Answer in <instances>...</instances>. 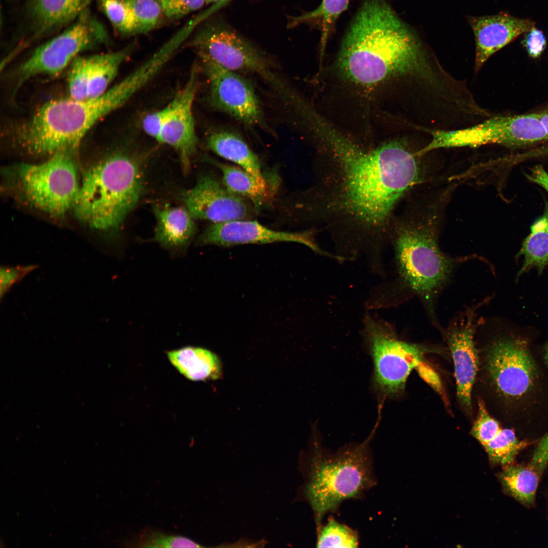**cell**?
Returning <instances> with one entry per match:
<instances>
[{
	"instance_id": "6da1fadb",
	"label": "cell",
	"mask_w": 548,
	"mask_h": 548,
	"mask_svg": "<svg viewBox=\"0 0 548 548\" xmlns=\"http://www.w3.org/2000/svg\"><path fill=\"white\" fill-rule=\"evenodd\" d=\"M312 126L323 159L305 202L309 215L337 243L381 245L398 203L421 179L420 156L402 140L365 149L321 117Z\"/></svg>"
},
{
	"instance_id": "7a4b0ae2",
	"label": "cell",
	"mask_w": 548,
	"mask_h": 548,
	"mask_svg": "<svg viewBox=\"0 0 548 548\" xmlns=\"http://www.w3.org/2000/svg\"><path fill=\"white\" fill-rule=\"evenodd\" d=\"M337 60L341 74L360 85L405 80L421 103L443 97L454 82L386 0H364L345 33Z\"/></svg>"
},
{
	"instance_id": "3957f363",
	"label": "cell",
	"mask_w": 548,
	"mask_h": 548,
	"mask_svg": "<svg viewBox=\"0 0 548 548\" xmlns=\"http://www.w3.org/2000/svg\"><path fill=\"white\" fill-rule=\"evenodd\" d=\"M121 107L113 90L83 100L53 99L40 107L14 131L18 144L35 155H52L76 149L97 122Z\"/></svg>"
},
{
	"instance_id": "277c9868",
	"label": "cell",
	"mask_w": 548,
	"mask_h": 548,
	"mask_svg": "<svg viewBox=\"0 0 548 548\" xmlns=\"http://www.w3.org/2000/svg\"><path fill=\"white\" fill-rule=\"evenodd\" d=\"M143 188L138 162L127 154H113L85 173L74 206L76 214L96 230L117 229L137 204Z\"/></svg>"
},
{
	"instance_id": "5b68a950",
	"label": "cell",
	"mask_w": 548,
	"mask_h": 548,
	"mask_svg": "<svg viewBox=\"0 0 548 548\" xmlns=\"http://www.w3.org/2000/svg\"><path fill=\"white\" fill-rule=\"evenodd\" d=\"M438 220L434 211L394 218L390 235L402 282L430 307L456 261L439 248Z\"/></svg>"
},
{
	"instance_id": "8992f818",
	"label": "cell",
	"mask_w": 548,
	"mask_h": 548,
	"mask_svg": "<svg viewBox=\"0 0 548 548\" xmlns=\"http://www.w3.org/2000/svg\"><path fill=\"white\" fill-rule=\"evenodd\" d=\"M368 438L363 443L329 454L316 450L306 495L318 527L324 516L344 500L358 498L374 484Z\"/></svg>"
},
{
	"instance_id": "52a82bcc",
	"label": "cell",
	"mask_w": 548,
	"mask_h": 548,
	"mask_svg": "<svg viewBox=\"0 0 548 548\" xmlns=\"http://www.w3.org/2000/svg\"><path fill=\"white\" fill-rule=\"evenodd\" d=\"M430 142L423 155L441 148H476L489 144L523 147L548 141L536 113L491 116L471 125L453 129H428Z\"/></svg>"
},
{
	"instance_id": "ba28073f",
	"label": "cell",
	"mask_w": 548,
	"mask_h": 548,
	"mask_svg": "<svg viewBox=\"0 0 548 548\" xmlns=\"http://www.w3.org/2000/svg\"><path fill=\"white\" fill-rule=\"evenodd\" d=\"M109 41L106 28L88 8L61 33L36 48L19 66L15 90L35 76L59 74L80 53Z\"/></svg>"
},
{
	"instance_id": "9c48e42d",
	"label": "cell",
	"mask_w": 548,
	"mask_h": 548,
	"mask_svg": "<svg viewBox=\"0 0 548 548\" xmlns=\"http://www.w3.org/2000/svg\"><path fill=\"white\" fill-rule=\"evenodd\" d=\"M365 321L364 336L373 363V388L382 398L397 397L423 359V348L399 339L382 322L370 317Z\"/></svg>"
},
{
	"instance_id": "30bf717a",
	"label": "cell",
	"mask_w": 548,
	"mask_h": 548,
	"mask_svg": "<svg viewBox=\"0 0 548 548\" xmlns=\"http://www.w3.org/2000/svg\"><path fill=\"white\" fill-rule=\"evenodd\" d=\"M71 151L58 152L38 164H23L18 176L24 196L33 206L53 216L74 207L80 186Z\"/></svg>"
},
{
	"instance_id": "8fae6325",
	"label": "cell",
	"mask_w": 548,
	"mask_h": 548,
	"mask_svg": "<svg viewBox=\"0 0 548 548\" xmlns=\"http://www.w3.org/2000/svg\"><path fill=\"white\" fill-rule=\"evenodd\" d=\"M199 56H205L229 70L255 72L273 78L266 54L235 29L223 16L209 17L189 41Z\"/></svg>"
},
{
	"instance_id": "7c38bea8",
	"label": "cell",
	"mask_w": 548,
	"mask_h": 548,
	"mask_svg": "<svg viewBox=\"0 0 548 548\" xmlns=\"http://www.w3.org/2000/svg\"><path fill=\"white\" fill-rule=\"evenodd\" d=\"M199 57L209 81L211 105L245 125L263 126L262 109L250 82L207 57Z\"/></svg>"
},
{
	"instance_id": "4fadbf2b",
	"label": "cell",
	"mask_w": 548,
	"mask_h": 548,
	"mask_svg": "<svg viewBox=\"0 0 548 548\" xmlns=\"http://www.w3.org/2000/svg\"><path fill=\"white\" fill-rule=\"evenodd\" d=\"M487 376L501 396L519 398L532 389L536 376L534 363L521 340L504 339L493 342L485 354Z\"/></svg>"
},
{
	"instance_id": "5bb4252c",
	"label": "cell",
	"mask_w": 548,
	"mask_h": 548,
	"mask_svg": "<svg viewBox=\"0 0 548 548\" xmlns=\"http://www.w3.org/2000/svg\"><path fill=\"white\" fill-rule=\"evenodd\" d=\"M316 231L313 228L298 232L277 231L256 221L237 220L211 224L198 237L196 244L199 246L229 247L241 244L295 242L308 247L318 254L333 258V255L319 246L316 241Z\"/></svg>"
},
{
	"instance_id": "9a60e30c",
	"label": "cell",
	"mask_w": 548,
	"mask_h": 548,
	"mask_svg": "<svg viewBox=\"0 0 548 548\" xmlns=\"http://www.w3.org/2000/svg\"><path fill=\"white\" fill-rule=\"evenodd\" d=\"M185 207L195 219L212 223L247 219L252 215V202L229 190L210 176L200 177L183 194Z\"/></svg>"
},
{
	"instance_id": "2e32d148",
	"label": "cell",
	"mask_w": 548,
	"mask_h": 548,
	"mask_svg": "<svg viewBox=\"0 0 548 548\" xmlns=\"http://www.w3.org/2000/svg\"><path fill=\"white\" fill-rule=\"evenodd\" d=\"M198 70L194 66L183 88L166 106L167 113L158 142L173 148L179 154L185 170L190 167L196 152L198 138L193 105L198 83Z\"/></svg>"
},
{
	"instance_id": "e0dca14e",
	"label": "cell",
	"mask_w": 548,
	"mask_h": 548,
	"mask_svg": "<svg viewBox=\"0 0 548 548\" xmlns=\"http://www.w3.org/2000/svg\"><path fill=\"white\" fill-rule=\"evenodd\" d=\"M475 310V308L470 309L446 332L454 365L457 397L467 410L471 409L472 390L479 365L473 338L478 325Z\"/></svg>"
},
{
	"instance_id": "ac0fdd59",
	"label": "cell",
	"mask_w": 548,
	"mask_h": 548,
	"mask_svg": "<svg viewBox=\"0 0 548 548\" xmlns=\"http://www.w3.org/2000/svg\"><path fill=\"white\" fill-rule=\"evenodd\" d=\"M475 44L474 70L477 73L495 53L534 26L532 21L507 13L467 16Z\"/></svg>"
},
{
	"instance_id": "d6986e66",
	"label": "cell",
	"mask_w": 548,
	"mask_h": 548,
	"mask_svg": "<svg viewBox=\"0 0 548 548\" xmlns=\"http://www.w3.org/2000/svg\"><path fill=\"white\" fill-rule=\"evenodd\" d=\"M92 0H27L25 15L28 25L26 45L72 24Z\"/></svg>"
},
{
	"instance_id": "ffe728a7",
	"label": "cell",
	"mask_w": 548,
	"mask_h": 548,
	"mask_svg": "<svg viewBox=\"0 0 548 548\" xmlns=\"http://www.w3.org/2000/svg\"><path fill=\"white\" fill-rule=\"evenodd\" d=\"M153 239L162 247L178 253L185 249L193 237L196 227L186 208L156 206Z\"/></svg>"
},
{
	"instance_id": "44dd1931",
	"label": "cell",
	"mask_w": 548,
	"mask_h": 548,
	"mask_svg": "<svg viewBox=\"0 0 548 548\" xmlns=\"http://www.w3.org/2000/svg\"><path fill=\"white\" fill-rule=\"evenodd\" d=\"M166 354L175 368L190 381L216 380L222 375V365L220 358L208 349L186 346L167 351Z\"/></svg>"
},
{
	"instance_id": "7402d4cb",
	"label": "cell",
	"mask_w": 548,
	"mask_h": 548,
	"mask_svg": "<svg viewBox=\"0 0 548 548\" xmlns=\"http://www.w3.org/2000/svg\"><path fill=\"white\" fill-rule=\"evenodd\" d=\"M209 149L236 164L259 180H265L257 155L238 134L227 130L211 132L206 138Z\"/></svg>"
},
{
	"instance_id": "603a6c76",
	"label": "cell",
	"mask_w": 548,
	"mask_h": 548,
	"mask_svg": "<svg viewBox=\"0 0 548 548\" xmlns=\"http://www.w3.org/2000/svg\"><path fill=\"white\" fill-rule=\"evenodd\" d=\"M204 158L221 170L223 184L229 190L248 199L255 207L271 199L272 192L266 180H258L239 166L223 163L211 158Z\"/></svg>"
},
{
	"instance_id": "cb8c5ba5",
	"label": "cell",
	"mask_w": 548,
	"mask_h": 548,
	"mask_svg": "<svg viewBox=\"0 0 548 548\" xmlns=\"http://www.w3.org/2000/svg\"><path fill=\"white\" fill-rule=\"evenodd\" d=\"M518 256L524 257V262L518 276L533 268L541 272L548 265V201L542 215L532 225Z\"/></svg>"
},
{
	"instance_id": "d4e9b609",
	"label": "cell",
	"mask_w": 548,
	"mask_h": 548,
	"mask_svg": "<svg viewBox=\"0 0 548 548\" xmlns=\"http://www.w3.org/2000/svg\"><path fill=\"white\" fill-rule=\"evenodd\" d=\"M132 49L129 45L115 52L91 55L87 99L97 97L110 88L120 67L128 57Z\"/></svg>"
},
{
	"instance_id": "484cf974",
	"label": "cell",
	"mask_w": 548,
	"mask_h": 548,
	"mask_svg": "<svg viewBox=\"0 0 548 548\" xmlns=\"http://www.w3.org/2000/svg\"><path fill=\"white\" fill-rule=\"evenodd\" d=\"M539 474L530 466L509 465L500 474L506 489L521 502L532 503L535 498Z\"/></svg>"
},
{
	"instance_id": "4316f807",
	"label": "cell",
	"mask_w": 548,
	"mask_h": 548,
	"mask_svg": "<svg viewBox=\"0 0 548 548\" xmlns=\"http://www.w3.org/2000/svg\"><path fill=\"white\" fill-rule=\"evenodd\" d=\"M349 0H322L319 7L300 16L292 17L288 26L293 27L302 23L319 22L321 25L322 50L325 47L330 30L339 15L346 10Z\"/></svg>"
},
{
	"instance_id": "83f0119b",
	"label": "cell",
	"mask_w": 548,
	"mask_h": 548,
	"mask_svg": "<svg viewBox=\"0 0 548 548\" xmlns=\"http://www.w3.org/2000/svg\"><path fill=\"white\" fill-rule=\"evenodd\" d=\"M525 446V442L519 440L512 430L501 428L484 447L492 462L509 465Z\"/></svg>"
},
{
	"instance_id": "f1b7e54d",
	"label": "cell",
	"mask_w": 548,
	"mask_h": 548,
	"mask_svg": "<svg viewBox=\"0 0 548 548\" xmlns=\"http://www.w3.org/2000/svg\"><path fill=\"white\" fill-rule=\"evenodd\" d=\"M96 1L98 8L117 32L123 35L138 33L134 19L125 0Z\"/></svg>"
},
{
	"instance_id": "f546056e",
	"label": "cell",
	"mask_w": 548,
	"mask_h": 548,
	"mask_svg": "<svg viewBox=\"0 0 548 548\" xmlns=\"http://www.w3.org/2000/svg\"><path fill=\"white\" fill-rule=\"evenodd\" d=\"M358 544L357 533L333 518L318 530V547H356Z\"/></svg>"
},
{
	"instance_id": "4dcf8cb0",
	"label": "cell",
	"mask_w": 548,
	"mask_h": 548,
	"mask_svg": "<svg viewBox=\"0 0 548 548\" xmlns=\"http://www.w3.org/2000/svg\"><path fill=\"white\" fill-rule=\"evenodd\" d=\"M125 1L134 19L138 33L155 28L165 17L157 0Z\"/></svg>"
},
{
	"instance_id": "1f68e13d",
	"label": "cell",
	"mask_w": 548,
	"mask_h": 548,
	"mask_svg": "<svg viewBox=\"0 0 548 548\" xmlns=\"http://www.w3.org/2000/svg\"><path fill=\"white\" fill-rule=\"evenodd\" d=\"M91 64V55H79L71 63L67 78L70 97L79 100L87 99Z\"/></svg>"
},
{
	"instance_id": "d6a6232c",
	"label": "cell",
	"mask_w": 548,
	"mask_h": 548,
	"mask_svg": "<svg viewBox=\"0 0 548 548\" xmlns=\"http://www.w3.org/2000/svg\"><path fill=\"white\" fill-rule=\"evenodd\" d=\"M138 544L142 547H200L192 540L181 536L167 535L163 533L147 531L141 535Z\"/></svg>"
},
{
	"instance_id": "836d02e7",
	"label": "cell",
	"mask_w": 548,
	"mask_h": 548,
	"mask_svg": "<svg viewBox=\"0 0 548 548\" xmlns=\"http://www.w3.org/2000/svg\"><path fill=\"white\" fill-rule=\"evenodd\" d=\"M165 17L175 20L198 10L206 3V0H157Z\"/></svg>"
},
{
	"instance_id": "e575fe53",
	"label": "cell",
	"mask_w": 548,
	"mask_h": 548,
	"mask_svg": "<svg viewBox=\"0 0 548 548\" xmlns=\"http://www.w3.org/2000/svg\"><path fill=\"white\" fill-rule=\"evenodd\" d=\"M37 265H4L0 270V297H5L12 287L21 281L26 275L34 270Z\"/></svg>"
},
{
	"instance_id": "d590c367",
	"label": "cell",
	"mask_w": 548,
	"mask_h": 548,
	"mask_svg": "<svg viewBox=\"0 0 548 548\" xmlns=\"http://www.w3.org/2000/svg\"><path fill=\"white\" fill-rule=\"evenodd\" d=\"M546 44V39L543 32L535 26L525 32L523 45L532 58L539 57L544 51Z\"/></svg>"
},
{
	"instance_id": "8d00e7d4",
	"label": "cell",
	"mask_w": 548,
	"mask_h": 548,
	"mask_svg": "<svg viewBox=\"0 0 548 548\" xmlns=\"http://www.w3.org/2000/svg\"><path fill=\"white\" fill-rule=\"evenodd\" d=\"M167 113V107L147 114L142 121V127L145 132L157 141L162 130Z\"/></svg>"
},
{
	"instance_id": "74e56055",
	"label": "cell",
	"mask_w": 548,
	"mask_h": 548,
	"mask_svg": "<svg viewBox=\"0 0 548 548\" xmlns=\"http://www.w3.org/2000/svg\"><path fill=\"white\" fill-rule=\"evenodd\" d=\"M548 464V432L541 438L529 464L541 475Z\"/></svg>"
},
{
	"instance_id": "f35d334b",
	"label": "cell",
	"mask_w": 548,
	"mask_h": 548,
	"mask_svg": "<svg viewBox=\"0 0 548 548\" xmlns=\"http://www.w3.org/2000/svg\"><path fill=\"white\" fill-rule=\"evenodd\" d=\"M419 376L436 392L442 394L443 388L438 374L426 362L421 360L415 367Z\"/></svg>"
},
{
	"instance_id": "ab89813d",
	"label": "cell",
	"mask_w": 548,
	"mask_h": 548,
	"mask_svg": "<svg viewBox=\"0 0 548 548\" xmlns=\"http://www.w3.org/2000/svg\"><path fill=\"white\" fill-rule=\"evenodd\" d=\"M525 175L528 180L539 185L548 192V173L541 165L534 166Z\"/></svg>"
},
{
	"instance_id": "60d3db41",
	"label": "cell",
	"mask_w": 548,
	"mask_h": 548,
	"mask_svg": "<svg viewBox=\"0 0 548 548\" xmlns=\"http://www.w3.org/2000/svg\"><path fill=\"white\" fill-rule=\"evenodd\" d=\"M538 118L548 136V111L537 113Z\"/></svg>"
},
{
	"instance_id": "b9f144b4",
	"label": "cell",
	"mask_w": 548,
	"mask_h": 548,
	"mask_svg": "<svg viewBox=\"0 0 548 548\" xmlns=\"http://www.w3.org/2000/svg\"><path fill=\"white\" fill-rule=\"evenodd\" d=\"M541 153L543 156L548 155V145L541 147Z\"/></svg>"
},
{
	"instance_id": "7bdbcfd3",
	"label": "cell",
	"mask_w": 548,
	"mask_h": 548,
	"mask_svg": "<svg viewBox=\"0 0 548 548\" xmlns=\"http://www.w3.org/2000/svg\"><path fill=\"white\" fill-rule=\"evenodd\" d=\"M228 1L229 0H206V3L207 4H210V3H211V4H212V3L217 4V3H226V2H227V1Z\"/></svg>"
}]
</instances>
